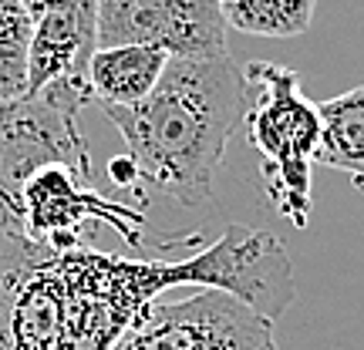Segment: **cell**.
Here are the masks:
<instances>
[{
  "label": "cell",
  "instance_id": "cell-1",
  "mask_svg": "<svg viewBox=\"0 0 364 350\" xmlns=\"http://www.w3.org/2000/svg\"><path fill=\"white\" fill-rule=\"evenodd\" d=\"M105 115L129 148L135 182L199 206L213 195L226 145L243 121V67L230 54L169 58L145 102Z\"/></svg>",
  "mask_w": 364,
  "mask_h": 350
},
{
  "label": "cell",
  "instance_id": "cell-2",
  "mask_svg": "<svg viewBox=\"0 0 364 350\" xmlns=\"http://www.w3.org/2000/svg\"><path fill=\"white\" fill-rule=\"evenodd\" d=\"M260 158L263 189L273 209L297 229L311 216V175L321 148V111L300 91V75L273 61L243 65V121Z\"/></svg>",
  "mask_w": 364,
  "mask_h": 350
},
{
  "label": "cell",
  "instance_id": "cell-3",
  "mask_svg": "<svg viewBox=\"0 0 364 350\" xmlns=\"http://www.w3.org/2000/svg\"><path fill=\"white\" fill-rule=\"evenodd\" d=\"M0 350H91L61 249L0 236Z\"/></svg>",
  "mask_w": 364,
  "mask_h": 350
},
{
  "label": "cell",
  "instance_id": "cell-4",
  "mask_svg": "<svg viewBox=\"0 0 364 350\" xmlns=\"http://www.w3.org/2000/svg\"><path fill=\"white\" fill-rule=\"evenodd\" d=\"M88 102L91 91L65 84L0 102V236H17V199L41 165L91 158L78 125Z\"/></svg>",
  "mask_w": 364,
  "mask_h": 350
},
{
  "label": "cell",
  "instance_id": "cell-5",
  "mask_svg": "<svg viewBox=\"0 0 364 350\" xmlns=\"http://www.w3.org/2000/svg\"><path fill=\"white\" fill-rule=\"evenodd\" d=\"M112 350H277L273 320L223 290L199 286L193 297L156 300Z\"/></svg>",
  "mask_w": 364,
  "mask_h": 350
},
{
  "label": "cell",
  "instance_id": "cell-6",
  "mask_svg": "<svg viewBox=\"0 0 364 350\" xmlns=\"http://www.w3.org/2000/svg\"><path fill=\"white\" fill-rule=\"evenodd\" d=\"M118 44H149L169 58L230 54L216 0H98V48Z\"/></svg>",
  "mask_w": 364,
  "mask_h": 350
},
{
  "label": "cell",
  "instance_id": "cell-7",
  "mask_svg": "<svg viewBox=\"0 0 364 350\" xmlns=\"http://www.w3.org/2000/svg\"><path fill=\"white\" fill-rule=\"evenodd\" d=\"M169 54L149 44H118L98 48L91 58V98L102 108H132L156 91Z\"/></svg>",
  "mask_w": 364,
  "mask_h": 350
},
{
  "label": "cell",
  "instance_id": "cell-8",
  "mask_svg": "<svg viewBox=\"0 0 364 350\" xmlns=\"http://www.w3.org/2000/svg\"><path fill=\"white\" fill-rule=\"evenodd\" d=\"M321 111V148L317 165L351 175L364 189V84L317 104Z\"/></svg>",
  "mask_w": 364,
  "mask_h": 350
},
{
  "label": "cell",
  "instance_id": "cell-9",
  "mask_svg": "<svg viewBox=\"0 0 364 350\" xmlns=\"http://www.w3.org/2000/svg\"><path fill=\"white\" fill-rule=\"evenodd\" d=\"M226 27L250 38H300L314 21L317 0H216Z\"/></svg>",
  "mask_w": 364,
  "mask_h": 350
},
{
  "label": "cell",
  "instance_id": "cell-10",
  "mask_svg": "<svg viewBox=\"0 0 364 350\" xmlns=\"http://www.w3.org/2000/svg\"><path fill=\"white\" fill-rule=\"evenodd\" d=\"M31 13L21 0H0V102L27 94V61H31Z\"/></svg>",
  "mask_w": 364,
  "mask_h": 350
},
{
  "label": "cell",
  "instance_id": "cell-11",
  "mask_svg": "<svg viewBox=\"0 0 364 350\" xmlns=\"http://www.w3.org/2000/svg\"><path fill=\"white\" fill-rule=\"evenodd\" d=\"M24 11L31 13V24L51 13H68V11H98V0H21Z\"/></svg>",
  "mask_w": 364,
  "mask_h": 350
}]
</instances>
